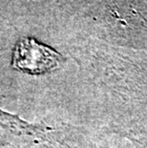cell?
Masks as SVG:
<instances>
[{"label": "cell", "mask_w": 147, "mask_h": 148, "mask_svg": "<svg viewBox=\"0 0 147 148\" xmlns=\"http://www.w3.org/2000/svg\"><path fill=\"white\" fill-rule=\"evenodd\" d=\"M61 56L34 38L21 39L14 47L12 66L29 74H42L57 68Z\"/></svg>", "instance_id": "6da1fadb"}]
</instances>
